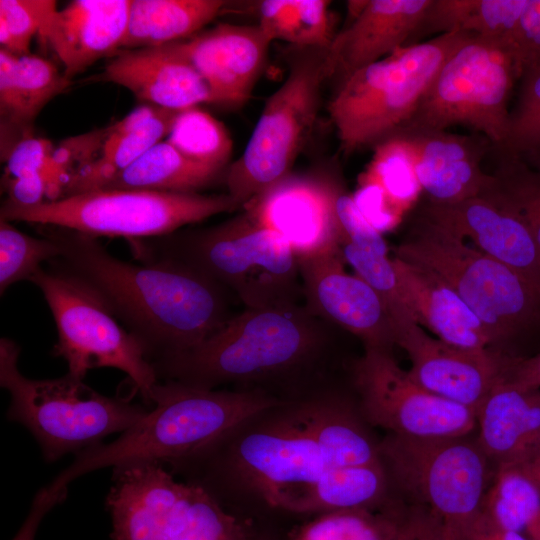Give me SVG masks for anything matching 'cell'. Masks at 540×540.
<instances>
[{
  "instance_id": "6da1fadb",
  "label": "cell",
  "mask_w": 540,
  "mask_h": 540,
  "mask_svg": "<svg viewBox=\"0 0 540 540\" xmlns=\"http://www.w3.org/2000/svg\"><path fill=\"white\" fill-rule=\"evenodd\" d=\"M41 234L59 247L63 271L104 301L143 343L151 362L197 346L238 313L230 292L184 264L123 261L95 237L69 229L43 226Z\"/></svg>"
},
{
  "instance_id": "7a4b0ae2",
  "label": "cell",
  "mask_w": 540,
  "mask_h": 540,
  "mask_svg": "<svg viewBox=\"0 0 540 540\" xmlns=\"http://www.w3.org/2000/svg\"><path fill=\"white\" fill-rule=\"evenodd\" d=\"M284 402L259 389L215 390L166 380L153 390V408L115 441L77 454L49 484L65 489L90 471L134 463L173 466L229 437Z\"/></svg>"
},
{
  "instance_id": "3957f363",
  "label": "cell",
  "mask_w": 540,
  "mask_h": 540,
  "mask_svg": "<svg viewBox=\"0 0 540 540\" xmlns=\"http://www.w3.org/2000/svg\"><path fill=\"white\" fill-rule=\"evenodd\" d=\"M333 327L304 303L244 308L197 346L152 364L158 378L200 388L260 382L315 360Z\"/></svg>"
},
{
  "instance_id": "277c9868",
  "label": "cell",
  "mask_w": 540,
  "mask_h": 540,
  "mask_svg": "<svg viewBox=\"0 0 540 540\" xmlns=\"http://www.w3.org/2000/svg\"><path fill=\"white\" fill-rule=\"evenodd\" d=\"M159 238L156 259L172 260L201 273L246 309L304 303L293 250L244 211L209 228Z\"/></svg>"
},
{
  "instance_id": "5b68a950",
  "label": "cell",
  "mask_w": 540,
  "mask_h": 540,
  "mask_svg": "<svg viewBox=\"0 0 540 540\" xmlns=\"http://www.w3.org/2000/svg\"><path fill=\"white\" fill-rule=\"evenodd\" d=\"M394 256L431 270L450 286L483 323L492 349L507 353L505 346L540 330L538 287L423 214Z\"/></svg>"
},
{
  "instance_id": "8992f818",
  "label": "cell",
  "mask_w": 540,
  "mask_h": 540,
  "mask_svg": "<svg viewBox=\"0 0 540 540\" xmlns=\"http://www.w3.org/2000/svg\"><path fill=\"white\" fill-rule=\"evenodd\" d=\"M19 354L14 341L1 338L0 384L10 394L7 418L30 431L47 462L96 447L147 413L126 399L102 395L69 373L55 379H29L18 369Z\"/></svg>"
},
{
  "instance_id": "52a82bcc",
  "label": "cell",
  "mask_w": 540,
  "mask_h": 540,
  "mask_svg": "<svg viewBox=\"0 0 540 540\" xmlns=\"http://www.w3.org/2000/svg\"><path fill=\"white\" fill-rule=\"evenodd\" d=\"M471 34H440L397 50L342 80L329 103L342 149L353 152L399 129L451 53Z\"/></svg>"
},
{
  "instance_id": "ba28073f",
  "label": "cell",
  "mask_w": 540,
  "mask_h": 540,
  "mask_svg": "<svg viewBox=\"0 0 540 540\" xmlns=\"http://www.w3.org/2000/svg\"><path fill=\"white\" fill-rule=\"evenodd\" d=\"M112 481L111 540H254L209 491L176 481L162 464L115 467Z\"/></svg>"
},
{
  "instance_id": "9c48e42d",
  "label": "cell",
  "mask_w": 540,
  "mask_h": 540,
  "mask_svg": "<svg viewBox=\"0 0 540 540\" xmlns=\"http://www.w3.org/2000/svg\"><path fill=\"white\" fill-rule=\"evenodd\" d=\"M240 208L229 194L100 189L34 206L4 201L0 219L133 241L167 236L185 225Z\"/></svg>"
},
{
  "instance_id": "30bf717a",
  "label": "cell",
  "mask_w": 540,
  "mask_h": 540,
  "mask_svg": "<svg viewBox=\"0 0 540 540\" xmlns=\"http://www.w3.org/2000/svg\"><path fill=\"white\" fill-rule=\"evenodd\" d=\"M520 75L508 42L469 35L445 60L410 118L396 131L464 125L482 133L495 150L505 141L509 99Z\"/></svg>"
},
{
  "instance_id": "8fae6325",
  "label": "cell",
  "mask_w": 540,
  "mask_h": 540,
  "mask_svg": "<svg viewBox=\"0 0 540 540\" xmlns=\"http://www.w3.org/2000/svg\"><path fill=\"white\" fill-rule=\"evenodd\" d=\"M296 50L286 80L267 99L242 155L226 172L227 194L241 207L292 173L316 121L323 84L335 74L331 45Z\"/></svg>"
},
{
  "instance_id": "7c38bea8",
  "label": "cell",
  "mask_w": 540,
  "mask_h": 540,
  "mask_svg": "<svg viewBox=\"0 0 540 540\" xmlns=\"http://www.w3.org/2000/svg\"><path fill=\"white\" fill-rule=\"evenodd\" d=\"M470 435L418 438L387 433L378 443L389 479L412 503L441 517L449 540L478 516L489 487L490 462Z\"/></svg>"
},
{
  "instance_id": "4fadbf2b",
  "label": "cell",
  "mask_w": 540,
  "mask_h": 540,
  "mask_svg": "<svg viewBox=\"0 0 540 540\" xmlns=\"http://www.w3.org/2000/svg\"><path fill=\"white\" fill-rule=\"evenodd\" d=\"M42 292L57 329L54 354L73 377L110 367L127 374L143 401L152 405L158 376L143 343L123 328L104 301L63 270H37L29 279Z\"/></svg>"
},
{
  "instance_id": "5bb4252c",
  "label": "cell",
  "mask_w": 540,
  "mask_h": 540,
  "mask_svg": "<svg viewBox=\"0 0 540 540\" xmlns=\"http://www.w3.org/2000/svg\"><path fill=\"white\" fill-rule=\"evenodd\" d=\"M353 383L365 419L389 434L458 437L477 428L474 410L417 384L391 350L365 348L353 366Z\"/></svg>"
},
{
  "instance_id": "9a60e30c",
  "label": "cell",
  "mask_w": 540,
  "mask_h": 540,
  "mask_svg": "<svg viewBox=\"0 0 540 540\" xmlns=\"http://www.w3.org/2000/svg\"><path fill=\"white\" fill-rule=\"evenodd\" d=\"M340 186L316 174L290 173L256 195L243 211L283 238L298 258L340 247L336 198Z\"/></svg>"
},
{
  "instance_id": "2e32d148",
  "label": "cell",
  "mask_w": 540,
  "mask_h": 540,
  "mask_svg": "<svg viewBox=\"0 0 540 540\" xmlns=\"http://www.w3.org/2000/svg\"><path fill=\"white\" fill-rule=\"evenodd\" d=\"M341 248L298 258L307 308L335 327L358 337L364 348L391 350L395 329L387 307L357 274L344 269Z\"/></svg>"
},
{
  "instance_id": "e0dca14e",
  "label": "cell",
  "mask_w": 540,
  "mask_h": 540,
  "mask_svg": "<svg viewBox=\"0 0 540 540\" xmlns=\"http://www.w3.org/2000/svg\"><path fill=\"white\" fill-rule=\"evenodd\" d=\"M395 344L408 355L410 377L426 390L475 412L502 380L507 353L466 349L433 338L410 322L396 330ZM511 355V354H510Z\"/></svg>"
},
{
  "instance_id": "ac0fdd59",
  "label": "cell",
  "mask_w": 540,
  "mask_h": 540,
  "mask_svg": "<svg viewBox=\"0 0 540 540\" xmlns=\"http://www.w3.org/2000/svg\"><path fill=\"white\" fill-rule=\"evenodd\" d=\"M422 214L453 235L470 238L480 251L540 289V255L522 217L494 190L451 204L429 202Z\"/></svg>"
},
{
  "instance_id": "d6986e66",
  "label": "cell",
  "mask_w": 540,
  "mask_h": 540,
  "mask_svg": "<svg viewBox=\"0 0 540 540\" xmlns=\"http://www.w3.org/2000/svg\"><path fill=\"white\" fill-rule=\"evenodd\" d=\"M271 43L258 24L220 23L169 44L206 79L217 104L238 107L250 99Z\"/></svg>"
},
{
  "instance_id": "ffe728a7",
  "label": "cell",
  "mask_w": 540,
  "mask_h": 540,
  "mask_svg": "<svg viewBox=\"0 0 540 540\" xmlns=\"http://www.w3.org/2000/svg\"><path fill=\"white\" fill-rule=\"evenodd\" d=\"M393 134L407 144L418 182L430 202L456 203L486 196L495 188L494 175L481 167L491 151L486 138L479 140L447 130H398Z\"/></svg>"
},
{
  "instance_id": "44dd1931",
  "label": "cell",
  "mask_w": 540,
  "mask_h": 540,
  "mask_svg": "<svg viewBox=\"0 0 540 540\" xmlns=\"http://www.w3.org/2000/svg\"><path fill=\"white\" fill-rule=\"evenodd\" d=\"M85 82H109L128 89L139 101L157 107L184 110L203 103L217 104L200 72L171 44L121 50L103 70Z\"/></svg>"
},
{
  "instance_id": "7402d4cb",
  "label": "cell",
  "mask_w": 540,
  "mask_h": 540,
  "mask_svg": "<svg viewBox=\"0 0 540 540\" xmlns=\"http://www.w3.org/2000/svg\"><path fill=\"white\" fill-rule=\"evenodd\" d=\"M131 0H74L56 10L39 34L72 78L121 51Z\"/></svg>"
},
{
  "instance_id": "603a6c76",
  "label": "cell",
  "mask_w": 540,
  "mask_h": 540,
  "mask_svg": "<svg viewBox=\"0 0 540 540\" xmlns=\"http://www.w3.org/2000/svg\"><path fill=\"white\" fill-rule=\"evenodd\" d=\"M432 0H370L356 2L354 18L336 34L331 53L335 74L342 80L379 61L414 36Z\"/></svg>"
},
{
  "instance_id": "cb8c5ba5",
  "label": "cell",
  "mask_w": 540,
  "mask_h": 540,
  "mask_svg": "<svg viewBox=\"0 0 540 540\" xmlns=\"http://www.w3.org/2000/svg\"><path fill=\"white\" fill-rule=\"evenodd\" d=\"M400 297L418 324L438 339L466 349H492L491 337L460 296L431 270L392 258Z\"/></svg>"
},
{
  "instance_id": "d4e9b609",
  "label": "cell",
  "mask_w": 540,
  "mask_h": 540,
  "mask_svg": "<svg viewBox=\"0 0 540 540\" xmlns=\"http://www.w3.org/2000/svg\"><path fill=\"white\" fill-rule=\"evenodd\" d=\"M476 419L477 441L495 471L518 467L540 449V389L500 381Z\"/></svg>"
},
{
  "instance_id": "484cf974",
  "label": "cell",
  "mask_w": 540,
  "mask_h": 540,
  "mask_svg": "<svg viewBox=\"0 0 540 540\" xmlns=\"http://www.w3.org/2000/svg\"><path fill=\"white\" fill-rule=\"evenodd\" d=\"M180 111L142 103L122 119L99 129L89 161L68 179L62 197L100 189L163 141Z\"/></svg>"
},
{
  "instance_id": "4316f807",
  "label": "cell",
  "mask_w": 540,
  "mask_h": 540,
  "mask_svg": "<svg viewBox=\"0 0 540 540\" xmlns=\"http://www.w3.org/2000/svg\"><path fill=\"white\" fill-rule=\"evenodd\" d=\"M388 487L389 476L383 463L329 467L310 484L282 497L274 507L299 514L380 508Z\"/></svg>"
},
{
  "instance_id": "83f0119b",
  "label": "cell",
  "mask_w": 540,
  "mask_h": 540,
  "mask_svg": "<svg viewBox=\"0 0 540 540\" xmlns=\"http://www.w3.org/2000/svg\"><path fill=\"white\" fill-rule=\"evenodd\" d=\"M227 6L222 0H131L121 50L155 48L189 38Z\"/></svg>"
},
{
  "instance_id": "f1b7e54d",
  "label": "cell",
  "mask_w": 540,
  "mask_h": 540,
  "mask_svg": "<svg viewBox=\"0 0 540 540\" xmlns=\"http://www.w3.org/2000/svg\"><path fill=\"white\" fill-rule=\"evenodd\" d=\"M221 172L190 160L163 140L100 189L198 193L215 181Z\"/></svg>"
},
{
  "instance_id": "f546056e",
  "label": "cell",
  "mask_w": 540,
  "mask_h": 540,
  "mask_svg": "<svg viewBox=\"0 0 540 540\" xmlns=\"http://www.w3.org/2000/svg\"><path fill=\"white\" fill-rule=\"evenodd\" d=\"M309 432L330 467L381 464L378 443L348 407L318 400L302 407Z\"/></svg>"
},
{
  "instance_id": "4dcf8cb0",
  "label": "cell",
  "mask_w": 540,
  "mask_h": 540,
  "mask_svg": "<svg viewBox=\"0 0 540 540\" xmlns=\"http://www.w3.org/2000/svg\"><path fill=\"white\" fill-rule=\"evenodd\" d=\"M527 0H432L415 36L463 32L511 45ZM512 46V45H511Z\"/></svg>"
},
{
  "instance_id": "1f68e13d",
  "label": "cell",
  "mask_w": 540,
  "mask_h": 540,
  "mask_svg": "<svg viewBox=\"0 0 540 540\" xmlns=\"http://www.w3.org/2000/svg\"><path fill=\"white\" fill-rule=\"evenodd\" d=\"M326 0H265L258 7L259 27L273 42L296 48L329 47L336 34Z\"/></svg>"
},
{
  "instance_id": "d6a6232c",
  "label": "cell",
  "mask_w": 540,
  "mask_h": 540,
  "mask_svg": "<svg viewBox=\"0 0 540 540\" xmlns=\"http://www.w3.org/2000/svg\"><path fill=\"white\" fill-rule=\"evenodd\" d=\"M72 84L63 71L50 60L27 54L17 56L16 119L9 137L1 143V152L10 149L25 136L34 134V121L43 108Z\"/></svg>"
},
{
  "instance_id": "836d02e7",
  "label": "cell",
  "mask_w": 540,
  "mask_h": 540,
  "mask_svg": "<svg viewBox=\"0 0 540 540\" xmlns=\"http://www.w3.org/2000/svg\"><path fill=\"white\" fill-rule=\"evenodd\" d=\"M482 511L498 526L540 540V492L518 469L495 471Z\"/></svg>"
},
{
  "instance_id": "e575fe53",
  "label": "cell",
  "mask_w": 540,
  "mask_h": 540,
  "mask_svg": "<svg viewBox=\"0 0 540 540\" xmlns=\"http://www.w3.org/2000/svg\"><path fill=\"white\" fill-rule=\"evenodd\" d=\"M403 509L351 508L317 514L287 540H394Z\"/></svg>"
},
{
  "instance_id": "d590c367",
  "label": "cell",
  "mask_w": 540,
  "mask_h": 540,
  "mask_svg": "<svg viewBox=\"0 0 540 540\" xmlns=\"http://www.w3.org/2000/svg\"><path fill=\"white\" fill-rule=\"evenodd\" d=\"M165 140L190 160L220 171L233 149L223 123L198 106L180 111Z\"/></svg>"
},
{
  "instance_id": "8d00e7d4",
  "label": "cell",
  "mask_w": 540,
  "mask_h": 540,
  "mask_svg": "<svg viewBox=\"0 0 540 540\" xmlns=\"http://www.w3.org/2000/svg\"><path fill=\"white\" fill-rule=\"evenodd\" d=\"M359 181L378 185L403 214L421 189L407 144L392 134L376 144L374 154Z\"/></svg>"
},
{
  "instance_id": "74e56055",
  "label": "cell",
  "mask_w": 540,
  "mask_h": 540,
  "mask_svg": "<svg viewBox=\"0 0 540 540\" xmlns=\"http://www.w3.org/2000/svg\"><path fill=\"white\" fill-rule=\"evenodd\" d=\"M519 80L507 135L499 148L490 151L493 158H524L540 153V60L526 66Z\"/></svg>"
},
{
  "instance_id": "f35d334b",
  "label": "cell",
  "mask_w": 540,
  "mask_h": 540,
  "mask_svg": "<svg viewBox=\"0 0 540 540\" xmlns=\"http://www.w3.org/2000/svg\"><path fill=\"white\" fill-rule=\"evenodd\" d=\"M60 249L56 243L43 236L25 234L0 219V293L21 280H29L45 261L56 260Z\"/></svg>"
},
{
  "instance_id": "ab89813d",
  "label": "cell",
  "mask_w": 540,
  "mask_h": 540,
  "mask_svg": "<svg viewBox=\"0 0 540 540\" xmlns=\"http://www.w3.org/2000/svg\"><path fill=\"white\" fill-rule=\"evenodd\" d=\"M496 191L528 226L540 255V171L521 158H494Z\"/></svg>"
},
{
  "instance_id": "60d3db41",
  "label": "cell",
  "mask_w": 540,
  "mask_h": 540,
  "mask_svg": "<svg viewBox=\"0 0 540 540\" xmlns=\"http://www.w3.org/2000/svg\"><path fill=\"white\" fill-rule=\"evenodd\" d=\"M57 10L54 0H0V45L16 56L30 54V45Z\"/></svg>"
},
{
  "instance_id": "b9f144b4",
  "label": "cell",
  "mask_w": 540,
  "mask_h": 540,
  "mask_svg": "<svg viewBox=\"0 0 540 540\" xmlns=\"http://www.w3.org/2000/svg\"><path fill=\"white\" fill-rule=\"evenodd\" d=\"M55 146L46 138L34 134L20 139L2 159L5 172L2 179L46 174ZM50 181V180H49Z\"/></svg>"
},
{
  "instance_id": "7bdbcfd3",
  "label": "cell",
  "mask_w": 540,
  "mask_h": 540,
  "mask_svg": "<svg viewBox=\"0 0 540 540\" xmlns=\"http://www.w3.org/2000/svg\"><path fill=\"white\" fill-rule=\"evenodd\" d=\"M352 197L363 216L380 233L391 230L401 219L402 213L374 183L359 181Z\"/></svg>"
},
{
  "instance_id": "ee69618b",
  "label": "cell",
  "mask_w": 540,
  "mask_h": 540,
  "mask_svg": "<svg viewBox=\"0 0 540 540\" xmlns=\"http://www.w3.org/2000/svg\"><path fill=\"white\" fill-rule=\"evenodd\" d=\"M512 48L520 70L540 60V0H527L514 31Z\"/></svg>"
},
{
  "instance_id": "f6af8a7d",
  "label": "cell",
  "mask_w": 540,
  "mask_h": 540,
  "mask_svg": "<svg viewBox=\"0 0 540 540\" xmlns=\"http://www.w3.org/2000/svg\"><path fill=\"white\" fill-rule=\"evenodd\" d=\"M394 540H449L441 517L429 507L412 503L403 509Z\"/></svg>"
},
{
  "instance_id": "bcb514c9",
  "label": "cell",
  "mask_w": 540,
  "mask_h": 540,
  "mask_svg": "<svg viewBox=\"0 0 540 540\" xmlns=\"http://www.w3.org/2000/svg\"><path fill=\"white\" fill-rule=\"evenodd\" d=\"M16 62V55L0 49L1 140L11 134L16 119Z\"/></svg>"
},
{
  "instance_id": "7dc6e473",
  "label": "cell",
  "mask_w": 540,
  "mask_h": 540,
  "mask_svg": "<svg viewBox=\"0 0 540 540\" xmlns=\"http://www.w3.org/2000/svg\"><path fill=\"white\" fill-rule=\"evenodd\" d=\"M6 202L18 206H34L50 200V181L46 174L2 179Z\"/></svg>"
},
{
  "instance_id": "c3c4849f",
  "label": "cell",
  "mask_w": 540,
  "mask_h": 540,
  "mask_svg": "<svg viewBox=\"0 0 540 540\" xmlns=\"http://www.w3.org/2000/svg\"><path fill=\"white\" fill-rule=\"evenodd\" d=\"M66 495L67 489L56 491L49 486L42 488L36 494L27 518L12 540H34L43 517L56 504L61 503Z\"/></svg>"
},
{
  "instance_id": "681fc988",
  "label": "cell",
  "mask_w": 540,
  "mask_h": 540,
  "mask_svg": "<svg viewBox=\"0 0 540 540\" xmlns=\"http://www.w3.org/2000/svg\"><path fill=\"white\" fill-rule=\"evenodd\" d=\"M502 381L523 388L540 389V352L527 357L508 355Z\"/></svg>"
},
{
  "instance_id": "f907efd6",
  "label": "cell",
  "mask_w": 540,
  "mask_h": 540,
  "mask_svg": "<svg viewBox=\"0 0 540 540\" xmlns=\"http://www.w3.org/2000/svg\"><path fill=\"white\" fill-rule=\"evenodd\" d=\"M451 540H527L493 522L482 510L478 516Z\"/></svg>"
},
{
  "instance_id": "816d5d0a",
  "label": "cell",
  "mask_w": 540,
  "mask_h": 540,
  "mask_svg": "<svg viewBox=\"0 0 540 540\" xmlns=\"http://www.w3.org/2000/svg\"><path fill=\"white\" fill-rule=\"evenodd\" d=\"M513 468L518 469L540 492V449L527 461Z\"/></svg>"
},
{
  "instance_id": "f5cc1de1",
  "label": "cell",
  "mask_w": 540,
  "mask_h": 540,
  "mask_svg": "<svg viewBox=\"0 0 540 540\" xmlns=\"http://www.w3.org/2000/svg\"><path fill=\"white\" fill-rule=\"evenodd\" d=\"M535 170L540 171V153L521 158Z\"/></svg>"
},
{
  "instance_id": "db71d44e",
  "label": "cell",
  "mask_w": 540,
  "mask_h": 540,
  "mask_svg": "<svg viewBox=\"0 0 540 540\" xmlns=\"http://www.w3.org/2000/svg\"><path fill=\"white\" fill-rule=\"evenodd\" d=\"M255 540V539H254Z\"/></svg>"
}]
</instances>
